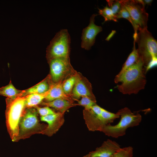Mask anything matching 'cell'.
Segmentation results:
<instances>
[{
	"label": "cell",
	"instance_id": "obj_7",
	"mask_svg": "<svg viewBox=\"0 0 157 157\" xmlns=\"http://www.w3.org/2000/svg\"><path fill=\"white\" fill-rule=\"evenodd\" d=\"M119 1L127 10L132 20L134 31L133 37L135 38L139 30L147 28L149 15L145 10V5L142 0Z\"/></svg>",
	"mask_w": 157,
	"mask_h": 157
},
{
	"label": "cell",
	"instance_id": "obj_23",
	"mask_svg": "<svg viewBox=\"0 0 157 157\" xmlns=\"http://www.w3.org/2000/svg\"><path fill=\"white\" fill-rule=\"evenodd\" d=\"M78 105L83 106L85 110L90 109L92 107L96 104V102L87 97H82L81 99L80 100H78Z\"/></svg>",
	"mask_w": 157,
	"mask_h": 157
},
{
	"label": "cell",
	"instance_id": "obj_21",
	"mask_svg": "<svg viewBox=\"0 0 157 157\" xmlns=\"http://www.w3.org/2000/svg\"><path fill=\"white\" fill-rule=\"evenodd\" d=\"M99 15L102 16L104 19V22L113 20L117 21L115 16L114 15L110 9L106 6L103 9L98 8Z\"/></svg>",
	"mask_w": 157,
	"mask_h": 157
},
{
	"label": "cell",
	"instance_id": "obj_17",
	"mask_svg": "<svg viewBox=\"0 0 157 157\" xmlns=\"http://www.w3.org/2000/svg\"><path fill=\"white\" fill-rule=\"evenodd\" d=\"M49 91V90L43 93L32 94L24 96L26 108L34 107L40 104L48 95Z\"/></svg>",
	"mask_w": 157,
	"mask_h": 157
},
{
	"label": "cell",
	"instance_id": "obj_3",
	"mask_svg": "<svg viewBox=\"0 0 157 157\" xmlns=\"http://www.w3.org/2000/svg\"><path fill=\"white\" fill-rule=\"evenodd\" d=\"M117 113L121 117L119 123L115 125L107 124L101 131L108 136L114 138L122 136L125 134L128 128L138 126L142 120L140 114L133 113L127 107L119 110Z\"/></svg>",
	"mask_w": 157,
	"mask_h": 157
},
{
	"label": "cell",
	"instance_id": "obj_18",
	"mask_svg": "<svg viewBox=\"0 0 157 157\" xmlns=\"http://www.w3.org/2000/svg\"><path fill=\"white\" fill-rule=\"evenodd\" d=\"M135 42L134 40L133 50L123 64L122 69L119 73L116 76L115 79L119 78L127 69L136 62L139 59L137 49L135 47Z\"/></svg>",
	"mask_w": 157,
	"mask_h": 157
},
{
	"label": "cell",
	"instance_id": "obj_10",
	"mask_svg": "<svg viewBox=\"0 0 157 157\" xmlns=\"http://www.w3.org/2000/svg\"><path fill=\"white\" fill-rule=\"evenodd\" d=\"M71 96L77 101L81 97H87L96 102L95 97L92 92L91 84L81 73L77 72L76 73L75 82Z\"/></svg>",
	"mask_w": 157,
	"mask_h": 157
},
{
	"label": "cell",
	"instance_id": "obj_5",
	"mask_svg": "<svg viewBox=\"0 0 157 157\" xmlns=\"http://www.w3.org/2000/svg\"><path fill=\"white\" fill-rule=\"evenodd\" d=\"M83 115L87 127L91 131H101L105 126L120 117L117 113L109 112L96 104L89 110L84 109Z\"/></svg>",
	"mask_w": 157,
	"mask_h": 157
},
{
	"label": "cell",
	"instance_id": "obj_9",
	"mask_svg": "<svg viewBox=\"0 0 157 157\" xmlns=\"http://www.w3.org/2000/svg\"><path fill=\"white\" fill-rule=\"evenodd\" d=\"M48 61L51 77L54 83L64 81L76 72L70 64L69 57L55 58Z\"/></svg>",
	"mask_w": 157,
	"mask_h": 157
},
{
	"label": "cell",
	"instance_id": "obj_15",
	"mask_svg": "<svg viewBox=\"0 0 157 157\" xmlns=\"http://www.w3.org/2000/svg\"><path fill=\"white\" fill-rule=\"evenodd\" d=\"M40 104L53 108L57 110L58 112L64 114L71 107L78 105L74 102L61 99H56L50 102L42 101Z\"/></svg>",
	"mask_w": 157,
	"mask_h": 157
},
{
	"label": "cell",
	"instance_id": "obj_28",
	"mask_svg": "<svg viewBox=\"0 0 157 157\" xmlns=\"http://www.w3.org/2000/svg\"><path fill=\"white\" fill-rule=\"evenodd\" d=\"M144 4L145 5L146 4L151 5L153 0H142Z\"/></svg>",
	"mask_w": 157,
	"mask_h": 157
},
{
	"label": "cell",
	"instance_id": "obj_8",
	"mask_svg": "<svg viewBox=\"0 0 157 157\" xmlns=\"http://www.w3.org/2000/svg\"><path fill=\"white\" fill-rule=\"evenodd\" d=\"M70 37L67 30L62 29L52 39L47 49L48 61L54 58L69 57Z\"/></svg>",
	"mask_w": 157,
	"mask_h": 157
},
{
	"label": "cell",
	"instance_id": "obj_19",
	"mask_svg": "<svg viewBox=\"0 0 157 157\" xmlns=\"http://www.w3.org/2000/svg\"><path fill=\"white\" fill-rule=\"evenodd\" d=\"M23 92V90H20L16 89L11 81L8 85L0 88V95L13 99L21 97V94Z\"/></svg>",
	"mask_w": 157,
	"mask_h": 157
},
{
	"label": "cell",
	"instance_id": "obj_22",
	"mask_svg": "<svg viewBox=\"0 0 157 157\" xmlns=\"http://www.w3.org/2000/svg\"><path fill=\"white\" fill-rule=\"evenodd\" d=\"M133 149L131 146L121 148L111 157H133Z\"/></svg>",
	"mask_w": 157,
	"mask_h": 157
},
{
	"label": "cell",
	"instance_id": "obj_25",
	"mask_svg": "<svg viewBox=\"0 0 157 157\" xmlns=\"http://www.w3.org/2000/svg\"><path fill=\"white\" fill-rule=\"evenodd\" d=\"M106 1L109 8L115 16L120 10L121 7V4L119 0H107Z\"/></svg>",
	"mask_w": 157,
	"mask_h": 157
},
{
	"label": "cell",
	"instance_id": "obj_2",
	"mask_svg": "<svg viewBox=\"0 0 157 157\" xmlns=\"http://www.w3.org/2000/svg\"><path fill=\"white\" fill-rule=\"evenodd\" d=\"M6 124L8 132L13 142H15L19 132V125L26 108L24 97L6 99Z\"/></svg>",
	"mask_w": 157,
	"mask_h": 157
},
{
	"label": "cell",
	"instance_id": "obj_24",
	"mask_svg": "<svg viewBox=\"0 0 157 157\" xmlns=\"http://www.w3.org/2000/svg\"><path fill=\"white\" fill-rule=\"evenodd\" d=\"M121 4L120 9L115 16L116 19H117L121 18L126 19L131 23L133 26V23L129 13L124 7L121 3Z\"/></svg>",
	"mask_w": 157,
	"mask_h": 157
},
{
	"label": "cell",
	"instance_id": "obj_26",
	"mask_svg": "<svg viewBox=\"0 0 157 157\" xmlns=\"http://www.w3.org/2000/svg\"><path fill=\"white\" fill-rule=\"evenodd\" d=\"M37 110L41 117H43L49 115L53 114L56 113L49 107L45 106L41 107L38 106L34 107Z\"/></svg>",
	"mask_w": 157,
	"mask_h": 157
},
{
	"label": "cell",
	"instance_id": "obj_27",
	"mask_svg": "<svg viewBox=\"0 0 157 157\" xmlns=\"http://www.w3.org/2000/svg\"><path fill=\"white\" fill-rule=\"evenodd\" d=\"M157 57H155L152 58L146 67L145 72L146 73L150 69L155 67L157 65Z\"/></svg>",
	"mask_w": 157,
	"mask_h": 157
},
{
	"label": "cell",
	"instance_id": "obj_4",
	"mask_svg": "<svg viewBox=\"0 0 157 157\" xmlns=\"http://www.w3.org/2000/svg\"><path fill=\"white\" fill-rule=\"evenodd\" d=\"M38 113L33 107L26 108L19 125V132L15 142L25 139L35 134H42L47 125L40 122Z\"/></svg>",
	"mask_w": 157,
	"mask_h": 157
},
{
	"label": "cell",
	"instance_id": "obj_29",
	"mask_svg": "<svg viewBox=\"0 0 157 157\" xmlns=\"http://www.w3.org/2000/svg\"><path fill=\"white\" fill-rule=\"evenodd\" d=\"M83 157H87V156H86V155L84 156Z\"/></svg>",
	"mask_w": 157,
	"mask_h": 157
},
{
	"label": "cell",
	"instance_id": "obj_13",
	"mask_svg": "<svg viewBox=\"0 0 157 157\" xmlns=\"http://www.w3.org/2000/svg\"><path fill=\"white\" fill-rule=\"evenodd\" d=\"M116 142L109 139L104 141L100 147L87 154L88 157H111L120 149Z\"/></svg>",
	"mask_w": 157,
	"mask_h": 157
},
{
	"label": "cell",
	"instance_id": "obj_11",
	"mask_svg": "<svg viewBox=\"0 0 157 157\" xmlns=\"http://www.w3.org/2000/svg\"><path fill=\"white\" fill-rule=\"evenodd\" d=\"M96 16L94 14L91 16L89 25L83 30L81 47L87 50L90 49L94 43L97 35L102 30L101 26H97L94 23Z\"/></svg>",
	"mask_w": 157,
	"mask_h": 157
},
{
	"label": "cell",
	"instance_id": "obj_6",
	"mask_svg": "<svg viewBox=\"0 0 157 157\" xmlns=\"http://www.w3.org/2000/svg\"><path fill=\"white\" fill-rule=\"evenodd\" d=\"M138 31L134 40L138 45L139 58L146 67L152 58L157 57V42L147 28Z\"/></svg>",
	"mask_w": 157,
	"mask_h": 157
},
{
	"label": "cell",
	"instance_id": "obj_1",
	"mask_svg": "<svg viewBox=\"0 0 157 157\" xmlns=\"http://www.w3.org/2000/svg\"><path fill=\"white\" fill-rule=\"evenodd\" d=\"M143 67V63L139 58L119 78L114 79L115 83L121 82L117 86L119 92L124 94H136L144 88L147 80Z\"/></svg>",
	"mask_w": 157,
	"mask_h": 157
},
{
	"label": "cell",
	"instance_id": "obj_16",
	"mask_svg": "<svg viewBox=\"0 0 157 157\" xmlns=\"http://www.w3.org/2000/svg\"><path fill=\"white\" fill-rule=\"evenodd\" d=\"M50 84L47 78H45L33 86L26 90H23L21 97L35 93L42 94L47 92L49 89Z\"/></svg>",
	"mask_w": 157,
	"mask_h": 157
},
{
	"label": "cell",
	"instance_id": "obj_20",
	"mask_svg": "<svg viewBox=\"0 0 157 157\" xmlns=\"http://www.w3.org/2000/svg\"><path fill=\"white\" fill-rule=\"evenodd\" d=\"M76 72L65 79L62 82V88L64 92L67 95L71 96L72 90L75 82Z\"/></svg>",
	"mask_w": 157,
	"mask_h": 157
},
{
	"label": "cell",
	"instance_id": "obj_14",
	"mask_svg": "<svg viewBox=\"0 0 157 157\" xmlns=\"http://www.w3.org/2000/svg\"><path fill=\"white\" fill-rule=\"evenodd\" d=\"M63 81L51 84L49 93L44 99L45 102L51 101L58 99H65L72 102L76 101L72 96L65 93L62 88Z\"/></svg>",
	"mask_w": 157,
	"mask_h": 157
},
{
	"label": "cell",
	"instance_id": "obj_12",
	"mask_svg": "<svg viewBox=\"0 0 157 157\" xmlns=\"http://www.w3.org/2000/svg\"><path fill=\"white\" fill-rule=\"evenodd\" d=\"M64 114L58 112L47 115L40 117V120L48 123L47 126L42 134L51 136L56 133L65 122Z\"/></svg>",
	"mask_w": 157,
	"mask_h": 157
}]
</instances>
